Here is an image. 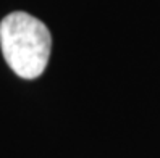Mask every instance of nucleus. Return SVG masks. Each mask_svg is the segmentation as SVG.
Returning <instances> with one entry per match:
<instances>
[{
    "mask_svg": "<svg viewBox=\"0 0 160 158\" xmlns=\"http://www.w3.org/2000/svg\"><path fill=\"white\" fill-rule=\"evenodd\" d=\"M0 47L15 74L34 79L49 63L52 36L41 20L24 12H13L0 21Z\"/></svg>",
    "mask_w": 160,
    "mask_h": 158,
    "instance_id": "f257e3e1",
    "label": "nucleus"
}]
</instances>
